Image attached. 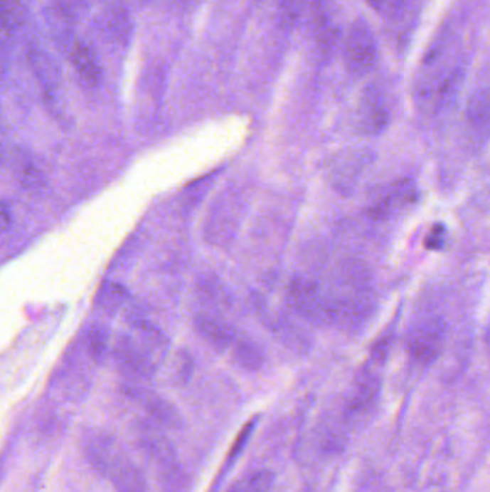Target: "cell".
Here are the masks:
<instances>
[{
    "mask_svg": "<svg viewBox=\"0 0 490 492\" xmlns=\"http://www.w3.org/2000/svg\"><path fill=\"white\" fill-rule=\"evenodd\" d=\"M367 4L381 16L394 18L405 8L407 0H367Z\"/></svg>",
    "mask_w": 490,
    "mask_h": 492,
    "instance_id": "cell-9",
    "label": "cell"
},
{
    "mask_svg": "<svg viewBox=\"0 0 490 492\" xmlns=\"http://www.w3.org/2000/svg\"><path fill=\"white\" fill-rule=\"evenodd\" d=\"M197 327L207 340L212 341V344H215L219 348L228 347L233 338L232 330L216 320L200 317L197 318Z\"/></svg>",
    "mask_w": 490,
    "mask_h": 492,
    "instance_id": "cell-5",
    "label": "cell"
},
{
    "mask_svg": "<svg viewBox=\"0 0 490 492\" xmlns=\"http://www.w3.org/2000/svg\"><path fill=\"white\" fill-rule=\"evenodd\" d=\"M90 350L95 357H101L105 350V335L102 331L95 330L90 335Z\"/></svg>",
    "mask_w": 490,
    "mask_h": 492,
    "instance_id": "cell-12",
    "label": "cell"
},
{
    "mask_svg": "<svg viewBox=\"0 0 490 492\" xmlns=\"http://www.w3.org/2000/svg\"><path fill=\"white\" fill-rule=\"evenodd\" d=\"M361 121L366 127L371 130L381 128L385 122V110L378 94L373 91H367L366 97L363 98L361 104Z\"/></svg>",
    "mask_w": 490,
    "mask_h": 492,
    "instance_id": "cell-4",
    "label": "cell"
},
{
    "mask_svg": "<svg viewBox=\"0 0 490 492\" xmlns=\"http://www.w3.org/2000/svg\"><path fill=\"white\" fill-rule=\"evenodd\" d=\"M273 481V475L267 471H260L239 483H236L229 492H267Z\"/></svg>",
    "mask_w": 490,
    "mask_h": 492,
    "instance_id": "cell-7",
    "label": "cell"
},
{
    "mask_svg": "<svg viewBox=\"0 0 490 492\" xmlns=\"http://www.w3.org/2000/svg\"><path fill=\"white\" fill-rule=\"evenodd\" d=\"M414 187L410 182L395 183L391 187H387L385 192L373 203L371 214L376 218H388L400 210L405 209L411 201H414Z\"/></svg>",
    "mask_w": 490,
    "mask_h": 492,
    "instance_id": "cell-2",
    "label": "cell"
},
{
    "mask_svg": "<svg viewBox=\"0 0 490 492\" xmlns=\"http://www.w3.org/2000/svg\"><path fill=\"white\" fill-rule=\"evenodd\" d=\"M253 428H255V422H250V424H247V426L243 429V432L239 435L238 441L235 442L233 449H232V454H230V456H229V458L235 459V458L239 455V452L243 449V446H245V444H246V441H247L249 435L252 434Z\"/></svg>",
    "mask_w": 490,
    "mask_h": 492,
    "instance_id": "cell-13",
    "label": "cell"
},
{
    "mask_svg": "<svg viewBox=\"0 0 490 492\" xmlns=\"http://www.w3.org/2000/svg\"><path fill=\"white\" fill-rule=\"evenodd\" d=\"M343 53L348 69L356 75H364L374 68L378 59V46L366 21L358 19L349 28Z\"/></svg>",
    "mask_w": 490,
    "mask_h": 492,
    "instance_id": "cell-1",
    "label": "cell"
},
{
    "mask_svg": "<svg viewBox=\"0 0 490 492\" xmlns=\"http://www.w3.org/2000/svg\"><path fill=\"white\" fill-rule=\"evenodd\" d=\"M23 21V8L19 0H2V29L4 32L18 28Z\"/></svg>",
    "mask_w": 490,
    "mask_h": 492,
    "instance_id": "cell-8",
    "label": "cell"
},
{
    "mask_svg": "<svg viewBox=\"0 0 490 492\" xmlns=\"http://www.w3.org/2000/svg\"><path fill=\"white\" fill-rule=\"evenodd\" d=\"M444 242V226L443 225H435L429 234V236L425 241V245L427 249L436 251L443 246Z\"/></svg>",
    "mask_w": 490,
    "mask_h": 492,
    "instance_id": "cell-11",
    "label": "cell"
},
{
    "mask_svg": "<svg viewBox=\"0 0 490 492\" xmlns=\"http://www.w3.org/2000/svg\"><path fill=\"white\" fill-rule=\"evenodd\" d=\"M238 356H239V362L242 366H245L246 369H257L262 365V355L260 351L249 342L240 344L239 350H238Z\"/></svg>",
    "mask_w": 490,
    "mask_h": 492,
    "instance_id": "cell-10",
    "label": "cell"
},
{
    "mask_svg": "<svg viewBox=\"0 0 490 492\" xmlns=\"http://www.w3.org/2000/svg\"><path fill=\"white\" fill-rule=\"evenodd\" d=\"M469 117L477 124L490 120V90H479L469 103Z\"/></svg>",
    "mask_w": 490,
    "mask_h": 492,
    "instance_id": "cell-6",
    "label": "cell"
},
{
    "mask_svg": "<svg viewBox=\"0 0 490 492\" xmlns=\"http://www.w3.org/2000/svg\"><path fill=\"white\" fill-rule=\"evenodd\" d=\"M73 62L75 65V69L78 71L80 77L82 78V81L90 85V87H95L100 81L101 77V71H100V66L92 55V52L84 46V45H77L74 52H73Z\"/></svg>",
    "mask_w": 490,
    "mask_h": 492,
    "instance_id": "cell-3",
    "label": "cell"
}]
</instances>
